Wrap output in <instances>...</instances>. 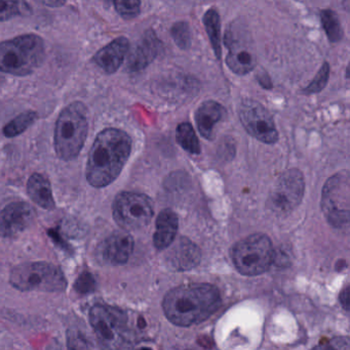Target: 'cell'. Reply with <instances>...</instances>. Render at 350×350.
Returning a JSON list of instances; mask_svg holds the SVG:
<instances>
[{
  "label": "cell",
  "mask_w": 350,
  "mask_h": 350,
  "mask_svg": "<svg viewBox=\"0 0 350 350\" xmlns=\"http://www.w3.org/2000/svg\"><path fill=\"white\" fill-rule=\"evenodd\" d=\"M132 139L125 131L106 129L97 135L86 162V177L96 189L111 185L127 164Z\"/></svg>",
  "instance_id": "cell-1"
},
{
  "label": "cell",
  "mask_w": 350,
  "mask_h": 350,
  "mask_svg": "<svg viewBox=\"0 0 350 350\" xmlns=\"http://www.w3.org/2000/svg\"><path fill=\"white\" fill-rule=\"evenodd\" d=\"M221 302V295L215 286L187 284L168 291L162 301V308L172 324L190 327L208 320L217 312Z\"/></svg>",
  "instance_id": "cell-2"
},
{
  "label": "cell",
  "mask_w": 350,
  "mask_h": 350,
  "mask_svg": "<svg viewBox=\"0 0 350 350\" xmlns=\"http://www.w3.org/2000/svg\"><path fill=\"white\" fill-rule=\"evenodd\" d=\"M88 318L101 350H152L135 342L121 310L105 304H95Z\"/></svg>",
  "instance_id": "cell-3"
},
{
  "label": "cell",
  "mask_w": 350,
  "mask_h": 350,
  "mask_svg": "<svg viewBox=\"0 0 350 350\" xmlns=\"http://www.w3.org/2000/svg\"><path fill=\"white\" fill-rule=\"evenodd\" d=\"M88 133V111L82 102H73L63 109L55 122L53 146L58 157L71 161L78 157Z\"/></svg>",
  "instance_id": "cell-4"
},
{
  "label": "cell",
  "mask_w": 350,
  "mask_h": 350,
  "mask_svg": "<svg viewBox=\"0 0 350 350\" xmlns=\"http://www.w3.org/2000/svg\"><path fill=\"white\" fill-rule=\"evenodd\" d=\"M45 47L42 38L25 34L0 42V71L14 76L33 73L42 64Z\"/></svg>",
  "instance_id": "cell-5"
},
{
  "label": "cell",
  "mask_w": 350,
  "mask_h": 350,
  "mask_svg": "<svg viewBox=\"0 0 350 350\" xmlns=\"http://www.w3.org/2000/svg\"><path fill=\"white\" fill-rule=\"evenodd\" d=\"M10 283L18 291L53 293L67 288L63 271L53 263L38 261L16 265L10 273Z\"/></svg>",
  "instance_id": "cell-6"
},
{
  "label": "cell",
  "mask_w": 350,
  "mask_h": 350,
  "mask_svg": "<svg viewBox=\"0 0 350 350\" xmlns=\"http://www.w3.org/2000/svg\"><path fill=\"white\" fill-rule=\"evenodd\" d=\"M232 258L242 275L254 277L268 271L275 261V249L266 234H255L234 245Z\"/></svg>",
  "instance_id": "cell-7"
},
{
  "label": "cell",
  "mask_w": 350,
  "mask_h": 350,
  "mask_svg": "<svg viewBox=\"0 0 350 350\" xmlns=\"http://www.w3.org/2000/svg\"><path fill=\"white\" fill-rule=\"evenodd\" d=\"M322 209L329 224L341 228L349 224L350 181L347 170L328 179L322 195Z\"/></svg>",
  "instance_id": "cell-8"
},
{
  "label": "cell",
  "mask_w": 350,
  "mask_h": 350,
  "mask_svg": "<svg viewBox=\"0 0 350 350\" xmlns=\"http://www.w3.org/2000/svg\"><path fill=\"white\" fill-rule=\"evenodd\" d=\"M153 213L151 200L144 193L123 191L118 193L113 202V218L127 232L147 226Z\"/></svg>",
  "instance_id": "cell-9"
},
{
  "label": "cell",
  "mask_w": 350,
  "mask_h": 350,
  "mask_svg": "<svg viewBox=\"0 0 350 350\" xmlns=\"http://www.w3.org/2000/svg\"><path fill=\"white\" fill-rule=\"evenodd\" d=\"M304 191L305 181L302 172L298 170H287L271 189L267 206L277 215H287L300 205Z\"/></svg>",
  "instance_id": "cell-10"
},
{
  "label": "cell",
  "mask_w": 350,
  "mask_h": 350,
  "mask_svg": "<svg viewBox=\"0 0 350 350\" xmlns=\"http://www.w3.org/2000/svg\"><path fill=\"white\" fill-rule=\"evenodd\" d=\"M240 118L249 135L264 144H275L279 133L271 113L254 100H246L240 107Z\"/></svg>",
  "instance_id": "cell-11"
},
{
  "label": "cell",
  "mask_w": 350,
  "mask_h": 350,
  "mask_svg": "<svg viewBox=\"0 0 350 350\" xmlns=\"http://www.w3.org/2000/svg\"><path fill=\"white\" fill-rule=\"evenodd\" d=\"M225 44L229 47L226 63L238 75H246L256 67V55L252 47L250 36L240 31L236 26L225 35Z\"/></svg>",
  "instance_id": "cell-12"
},
{
  "label": "cell",
  "mask_w": 350,
  "mask_h": 350,
  "mask_svg": "<svg viewBox=\"0 0 350 350\" xmlns=\"http://www.w3.org/2000/svg\"><path fill=\"white\" fill-rule=\"evenodd\" d=\"M36 217L34 208L27 202H12L0 212V236L14 239L30 228Z\"/></svg>",
  "instance_id": "cell-13"
},
{
  "label": "cell",
  "mask_w": 350,
  "mask_h": 350,
  "mask_svg": "<svg viewBox=\"0 0 350 350\" xmlns=\"http://www.w3.org/2000/svg\"><path fill=\"white\" fill-rule=\"evenodd\" d=\"M134 251V239L127 232H114L103 241L97 249V256L102 262L123 265L129 261Z\"/></svg>",
  "instance_id": "cell-14"
},
{
  "label": "cell",
  "mask_w": 350,
  "mask_h": 350,
  "mask_svg": "<svg viewBox=\"0 0 350 350\" xmlns=\"http://www.w3.org/2000/svg\"><path fill=\"white\" fill-rule=\"evenodd\" d=\"M160 47L162 42L155 32L153 30L146 31L135 49L129 55L127 69L129 72H139L145 69L158 57Z\"/></svg>",
  "instance_id": "cell-15"
},
{
  "label": "cell",
  "mask_w": 350,
  "mask_h": 350,
  "mask_svg": "<svg viewBox=\"0 0 350 350\" xmlns=\"http://www.w3.org/2000/svg\"><path fill=\"white\" fill-rule=\"evenodd\" d=\"M129 49V42L127 38L118 37L101 49L92 59L105 73L113 74L123 65Z\"/></svg>",
  "instance_id": "cell-16"
},
{
  "label": "cell",
  "mask_w": 350,
  "mask_h": 350,
  "mask_svg": "<svg viewBox=\"0 0 350 350\" xmlns=\"http://www.w3.org/2000/svg\"><path fill=\"white\" fill-rule=\"evenodd\" d=\"M224 115L225 110L223 107L214 100H208L199 106L195 113V121L199 133L205 139L211 141L214 139L215 125L223 118Z\"/></svg>",
  "instance_id": "cell-17"
},
{
  "label": "cell",
  "mask_w": 350,
  "mask_h": 350,
  "mask_svg": "<svg viewBox=\"0 0 350 350\" xmlns=\"http://www.w3.org/2000/svg\"><path fill=\"white\" fill-rule=\"evenodd\" d=\"M168 262L177 271H188L201 260V251L188 239H180L168 254Z\"/></svg>",
  "instance_id": "cell-18"
},
{
  "label": "cell",
  "mask_w": 350,
  "mask_h": 350,
  "mask_svg": "<svg viewBox=\"0 0 350 350\" xmlns=\"http://www.w3.org/2000/svg\"><path fill=\"white\" fill-rule=\"evenodd\" d=\"M179 219L177 214L170 209L160 212L156 219V230L153 236L154 246L158 250L168 248L178 232Z\"/></svg>",
  "instance_id": "cell-19"
},
{
  "label": "cell",
  "mask_w": 350,
  "mask_h": 350,
  "mask_svg": "<svg viewBox=\"0 0 350 350\" xmlns=\"http://www.w3.org/2000/svg\"><path fill=\"white\" fill-rule=\"evenodd\" d=\"M27 193L39 207L45 210L55 209L53 189L49 178L40 174H33L27 183Z\"/></svg>",
  "instance_id": "cell-20"
},
{
  "label": "cell",
  "mask_w": 350,
  "mask_h": 350,
  "mask_svg": "<svg viewBox=\"0 0 350 350\" xmlns=\"http://www.w3.org/2000/svg\"><path fill=\"white\" fill-rule=\"evenodd\" d=\"M38 118V115L34 111H27V112L21 113L20 115L12 119L2 129L4 137H14L24 133L28 129L35 121Z\"/></svg>",
  "instance_id": "cell-21"
},
{
  "label": "cell",
  "mask_w": 350,
  "mask_h": 350,
  "mask_svg": "<svg viewBox=\"0 0 350 350\" xmlns=\"http://www.w3.org/2000/svg\"><path fill=\"white\" fill-rule=\"evenodd\" d=\"M176 139L182 149L190 154L201 153V145L195 129L189 123H181L176 131Z\"/></svg>",
  "instance_id": "cell-22"
},
{
  "label": "cell",
  "mask_w": 350,
  "mask_h": 350,
  "mask_svg": "<svg viewBox=\"0 0 350 350\" xmlns=\"http://www.w3.org/2000/svg\"><path fill=\"white\" fill-rule=\"evenodd\" d=\"M205 30L211 41L212 46L218 59L221 57V43H220V16L216 10H209L203 16Z\"/></svg>",
  "instance_id": "cell-23"
},
{
  "label": "cell",
  "mask_w": 350,
  "mask_h": 350,
  "mask_svg": "<svg viewBox=\"0 0 350 350\" xmlns=\"http://www.w3.org/2000/svg\"><path fill=\"white\" fill-rule=\"evenodd\" d=\"M321 20L331 42H339L343 37V29L336 12L324 10L321 12Z\"/></svg>",
  "instance_id": "cell-24"
},
{
  "label": "cell",
  "mask_w": 350,
  "mask_h": 350,
  "mask_svg": "<svg viewBox=\"0 0 350 350\" xmlns=\"http://www.w3.org/2000/svg\"><path fill=\"white\" fill-rule=\"evenodd\" d=\"M119 16L125 20H132L139 16L141 0H111Z\"/></svg>",
  "instance_id": "cell-25"
},
{
  "label": "cell",
  "mask_w": 350,
  "mask_h": 350,
  "mask_svg": "<svg viewBox=\"0 0 350 350\" xmlns=\"http://www.w3.org/2000/svg\"><path fill=\"white\" fill-rule=\"evenodd\" d=\"M66 339L68 350H96L86 335L78 329L68 330Z\"/></svg>",
  "instance_id": "cell-26"
},
{
  "label": "cell",
  "mask_w": 350,
  "mask_h": 350,
  "mask_svg": "<svg viewBox=\"0 0 350 350\" xmlns=\"http://www.w3.org/2000/svg\"><path fill=\"white\" fill-rule=\"evenodd\" d=\"M171 35L180 49H188L190 47L191 31L187 23H176L171 29Z\"/></svg>",
  "instance_id": "cell-27"
},
{
  "label": "cell",
  "mask_w": 350,
  "mask_h": 350,
  "mask_svg": "<svg viewBox=\"0 0 350 350\" xmlns=\"http://www.w3.org/2000/svg\"><path fill=\"white\" fill-rule=\"evenodd\" d=\"M329 77H330V66L328 63H325L318 71V75L312 80V83L304 90V92L305 94H318V92H322L328 83Z\"/></svg>",
  "instance_id": "cell-28"
},
{
  "label": "cell",
  "mask_w": 350,
  "mask_h": 350,
  "mask_svg": "<svg viewBox=\"0 0 350 350\" xmlns=\"http://www.w3.org/2000/svg\"><path fill=\"white\" fill-rule=\"evenodd\" d=\"M22 10L20 0H0V22L14 18Z\"/></svg>",
  "instance_id": "cell-29"
},
{
  "label": "cell",
  "mask_w": 350,
  "mask_h": 350,
  "mask_svg": "<svg viewBox=\"0 0 350 350\" xmlns=\"http://www.w3.org/2000/svg\"><path fill=\"white\" fill-rule=\"evenodd\" d=\"M74 289L82 295H86V294L94 292L96 289V281H95L92 273H88V271L82 273L76 280L75 284H74Z\"/></svg>",
  "instance_id": "cell-30"
},
{
  "label": "cell",
  "mask_w": 350,
  "mask_h": 350,
  "mask_svg": "<svg viewBox=\"0 0 350 350\" xmlns=\"http://www.w3.org/2000/svg\"><path fill=\"white\" fill-rule=\"evenodd\" d=\"M349 342L347 337H334L316 345L312 350H349Z\"/></svg>",
  "instance_id": "cell-31"
},
{
  "label": "cell",
  "mask_w": 350,
  "mask_h": 350,
  "mask_svg": "<svg viewBox=\"0 0 350 350\" xmlns=\"http://www.w3.org/2000/svg\"><path fill=\"white\" fill-rule=\"evenodd\" d=\"M340 302L341 306L345 308V310H347V312H349V287L345 288V290H343L342 292H341L340 294Z\"/></svg>",
  "instance_id": "cell-32"
},
{
  "label": "cell",
  "mask_w": 350,
  "mask_h": 350,
  "mask_svg": "<svg viewBox=\"0 0 350 350\" xmlns=\"http://www.w3.org/2000/svg\"><path fill=\"white\" fill-rule=\"evenodd\" d=\"M36 1L43 5L49 6V8H60V6L64 5L67 0H36Z\"/></svg>",
  "instance_id": "cell-33"
}]
</instances>
